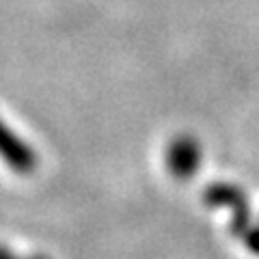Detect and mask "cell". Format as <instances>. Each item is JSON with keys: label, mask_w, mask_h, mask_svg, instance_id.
<instances>
[{"label": "cell", "mask_w": 259, "mask_h": 259, "mask_svg": "<svg viewBox=\"0 0 259 259\" xmlns=\"http://www.w3.org/2000/svg\"><path fill=\"white\" fill-rule=\"evenodd\" d=\"M166 164L171 175L180 177V180L192 177L201 164V149L197 141L188 139V136H180L177 141H173L166 149Z\"/></svg>", "instance_id": "cell-1"}, {"label": "cell", "mask_w": 259, "mask_h": 259, "mask_svg": "<svg viewBox=\"0 0 259 259\" xmlns=\"http://www.w3.org/2000/svg\"><path fill=\"white\" fill-rule=\"evenodd\" d=\"M0 158L20 173H30L37 164L28 145H24L20 136H15L3 121H0Z\"/></svg>", "instance_id": "cell-2"}]
</instances>
